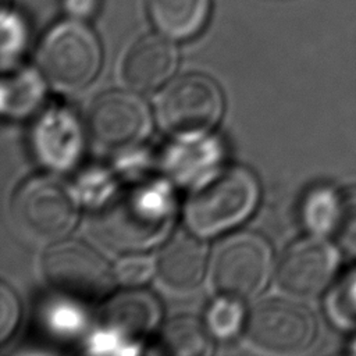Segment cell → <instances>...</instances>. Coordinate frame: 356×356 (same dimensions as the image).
Masks as SVG:
<instances>
[{"label": "cell", "instance_id": "obj_23", "mask_svg": "<svg viewBox=\"0 0 356 356\" xmlns=\"http://www.w3.org/2000/svg\"><path fill=\"white\" fill-rule=\"evenodd\" d=\"M24 44V29L19 18L3 8V57H14Z\"/></svg>", "mask_w": 356, "mask_h": 356}, {"label": "cell", "instance_id": "obj_24", "mask_svg": "<svg viewBox=\"0 0 356 356\" xmlns=\"http://www.w3.org/2000/svg\"><path fill=\"white\" fill-rule=\"evenodd\" d=\"M99 3L100 0H63L65 11L78 18L93 15L99 7Z\"/></svg>", "mask_w": 356, "mask_h": 356}, {"label": "cell", "instance_id": "obj_14", "mask_svg": "<svg viewBox=\"0 0 356 356\" xmlns=\"http://www.w3.org/2000/svg\"><path fill=\"white\" fill-rule=\"evenodd\" d=\"M147 4L154 25L163 33L185 39L204 25L210 0H147Z\"/></svg>", "mask_w": 356, "mask_h": 356}, {"label": "cell", "instance_id": "obj_12", "mask_svg": "<svg viewBox=\"0 0 356 356\" xmlns=\"http://www.w3.org/2000/svg\"><path fill=\"white\" fill-rule=\"evenodd\" d=\"M206 263V246L195 235L179 231L160 249L154 271L165 288L191 291L200 284Z\"/></svg>", "mask_w": 356, "mask_h": 356}, {"label": "cell", "instance_id": "obj_20", "mask_svg": "<svg viewBox=\"0 0 356 356\" xmlns=\"http://www.w3.org/2000/svg\"><path fill=\"white\" fill-rule=\"evenodd\" d=\"M330 313L342 324H356V275L346 284L343 281L335 295L332 293Z\"/></svg>", "mask_w": 356, "mask_h": 356}, {"label": "cell", "instance_id": "obj_10", "mask_svg": "<svg viewBox=\"0 0 356 356\" xmlns=\"http://www.w3.org/2000/svg\"><path fill=\"white\" fill-rule=\"evenodd\" d=\"M334 271L332 249L318 239H303L282 254L277 278L284 292L296 298H313L325 289Z\"/></svg>", "mask_w": 356, "mask_h": 356}, {"label": "cell", "instance_id": "obj_2", "mask_svg": "<svg viewBox=\"0 0 356 356\" xmlns=\"http://www.w3.org/2000/svg\"><path fill=\"white\" fill-rule=\"evenodd\" d=\"M257 199L254 174L246 167L227 165L195 185L185 202V221L196 235H216L243 221Z\"/></svg>", "mask_w": 356, "mask_h": 356}, {"label": "cell", "instance_id": "obj_18", "mask_svg": "<svg viewBox=\"0 0 356 356\" xmlns=\"http://www.w3.org/2000/svg\"><path fill=\"white\" fill-rule=\"evenodd\" d=\"M241 300L221 296L207 312V328L218 338L234 335L243 320V309Z\"/></svg>", "mask_w": 356, "mask_h": 356}, {"label": "cell", "instance_id": "obj_17", "mask_svg": "<svg viewBox=\"0 0 356 356\" xmlns=\"http://www.w3.org/2000/svg\"><path fill=\"white\" fill-rule=\"evenodd\" d=\"M330 231L341 249L348 256L356 259V186L348 188L337 195Z\"/></svg>", "mask_w": 356, "mask_h": 356}, {"label": "cell", "instance_id": "obj_4", "mask_svg": "<svg viewBox=\"0 0 356 356\" xmlns=\"http://www.w3.org/2000/svg\"><path fill=\"white\" fill-rule=\"evenodd\" d=\"M38 63L56 89L75 92L96 76L102 49L90 28L78 21H65L46 33L38 51Z\"/></svg>", "mask_w": 356, "mask_h": 356}, {"label": "cell", "instance_id": "obj_21", "mask_svg": "<svg viewBox=\"0 0 356 356\" xmlns=\"http://www.w3.org/2000/svg\"><path fill=\"white\" fill-rule=\"evenodd\" d=\"M154 271L150 259L145 256L124 257L115 267V278L124 285H140L146 282Z\"/></svg>", "mask_w": 356, "mask_h": 356}, {"label": "cell", "instance_id": "obj_6", "mask_svg": "<svg viewBox=\"0 0 356 356\" xmlns=\"http://www.w3.org/2000/svg\"><path fill=\"white\" fill-rule=\"evenodd\" d=\"M42 273L57 293L89 303L104 298L115 277L107 260L79 241H58L49 248L42 259Z\"/></svg>", "mask_w": 356, "mask_h": 356}, {"label": "cell", "instance_id": "obj_1", "mask_svg": "<svg viewBox=\"0 0 356 356\" xmlns=\"http://www.w3.org/2000/svg\"><path fill=\"white\" fill-rule=\"evenodd\" d=\"M171 207L154 188L135 186L114 192L93 211L96 235L117 250L150 246L167 229Z\"/></svg>", "mask_w": 356, "mask_h": 356}, {"label": "cell", "instance_id": "obj_5", "mask_svg": "<svg viewBox=\"0 0 356 356\" xmlns=\"http://www.w3.org/2000/svg\"><path fill=\"white\" fill-rule=\"evenodd\" d=\"M273 270V250L259 234L242 231L222 239L214 249L210 275L214 289L238 300L256 296Z\"/></svg>", "mask_w": 356, "mask_h": 356}, {"label": "cell", "instance_id": "obj_15", "mask_svg": "<svg viewBox=\"0 0 356 356\" xmlns=\"http://www.w3.org/2000/svg\"><path fill=\"white\" fill-rule=\"evenodd\" d=\"M163 352L182 356H200L211 350L207 328L192 316H177L165 323L159 337Z\"/></svg>", "mask_w": 356, "mask_h": 356}, {"label": "cell", "instance_id": "obj_9", "mask_svg": "<svg viewBox=\"0 0 356 356\" xmlns=\"http://www.w3.org/2000/svg\"><path fill=\"white\" fill-rule=\"evenodd\" d=\"M88 128L97 145L122 149L146 136L150 128V114L138 95L111 90L92 102L88 110Z\"/></svg>", "mask_w": 356, "mask_h": 356}, {"label": "cell", "instance_id": "obj_13", "mask_svg": "<svg viewBox=\"0 0 356 356\" xmlns=\"http://www.w3.org/2000/svg\"><path fill=\"white\" fill-rule=\"evenodd\" d=\"M159 316L157 299L140 289L115 295L103 310L104 324L115 334L131 339L147 334L156 325Z\"/></svg>", "mask_w": 356, "mask_h": 356}, {"label": "cell", "instance_id": "obj_8", "mask_svg": "<svg viewBox=\"0 0 356 356\" xmlns=\"http://www.w3.org/2000/svg\"><path fill=\"white\" fill-rule=\"evenodd\" d=\"M316 320L300 303L284 298L257 302L246 318V339L257 350L273 355L299 353L316 337Z\"/></svg>", "mask_w": 356, "mask_h": 356}, {"label": "cell", "instance_id": "obj_16", "mask_svg": "<svg viewBox=\"0 0 356 356\" xmlns=\"http://www.w3.org/2000/svg\"><path fill=\"white\" fill-rule=\"evenodd\" d=\"M42 86L35 74L21 72L3 83V110L13 115H25L39 103Z\"/></svg>", "mask_w": 356, "mask_h": 356}, {"label": "cell", "instance_id": "obj_7", "mask_svg": "<svg viewBox=\"0 0 356 356\" xmlns=\"http://www.w3.org/2000/svg\"><path fill=\"white\" fill-rule=\"evenodd\" d=\"M222 107L221 90L210 76L185 74L161 90L156 111L165 131L179 136H195L217 124Z\"/></svg>", "mask_w": 356, "mask_h": 356}, {"label": "cell", "instance_id": "obj_3", "mask_svg": "<svg viewBox=\"0 0 356 356\" xmlns=\"http://www.w3.org/2000/svg\"><path fill=\"white\" fill-rule=\"evenodd\" d=\"M10 216L14 229L22 239L47 245L61 241L78 218V197L63 179L36 175L15 191Z\"/></svg>", "mask_w": 356, "mask_h": 356}, {"label": "cell", "instance_id": "obj_22", "mask_svg": "<svg viewBox=\"0 0 356 356\" xmlns=\"http://www.w3.org/2000/svg\"><path fill=\"white\" fill-rule=\"evenodd\" d=\"M0 341L4 343L13 335L19 318L18 299L6 284L0 285Z\"/></svg>", "mask_w": 356, "mask_h": 356}, {"label": "cell", "instance_id": "obj_19", "mask_svg": "<svg viewBox=\"0 0 356 356\" xmlns=\"http://www.w3.org/2000/svg\"><path fill=\"white\" fill-rule=\"evenodd\" d=\"M337 195L338 193H334L328 189L317 191L310 195L305 207V220L310 229L317 232L331 229Z\"/></svg>", "mask_w": 356, "mask_h": 356}, {"label": "cell", "instance_id": "obj_11", "mask_svg": "<svg viewBox=\"0 0 356 356\" xmlns=\"http://www.w3.org/2000/svg\"><path fill=\"white\" fill-rule=\"evenodd\" d=\"M174 44L159 35H146L136 40L122 61L124 82L139 92H150L164 83L177 65Z\"/></svg>", "mask_w": 356, "mask_h": 356}]
</instances>
